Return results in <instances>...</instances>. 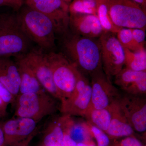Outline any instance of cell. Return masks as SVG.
Masks as SVG:
<instances>
[{"label":"cell","mask_w":146,"mask_h":146,"mask_svg":"<svg viewBox=\"0 0 146 146\" xmlns=\"http://www.w3.org/2000/svg\"><path fill=\"white\" fill-rule=\"evenodd\" d=\"M58 37L60 52L84 75L90 76L102 68L99 38L80 36L70 30Z\"/></svg>","instance_id":"1"},{"label":"cell","mask_w":146,"mask_h":146,"mask_svg":"<svg viewBox=\"0 0 146 146\" xmlns=\"http://www.w3.org/2000/svg\"><path fill=\"white\" fill-rule=\"evenodd\" d=\"M17 16L22 30L31 42L46 52L55 51L57 36L50 18L28 7Z\"/></svg>","instance_id":"2"},{"label":"cell","mask_w":146,"mask_h":146,"mask_svg":"<svg viewBox=\"0 0 146 146\" xmlns=\"http://www.w3.org/2000/svg\"><path fill=\"white\" fill-rule=\"evenodd\" d=\"M58 101L46 91L19 94L14 104V117L29 118L38 122L59 110Z\"/></svg>","instance_id":"3"},{"label":"cell","mask_w":146,"mask_h":146,"mask_svg":"<svg viewBox=\"0 0 146 146\" xmlns=\"http://www.w3.org/2000/svg\"><path fill=\"white\" fill-rule=\"evenodd\" d=\"M31 43L22 30L17 16L8 15L0 21V57L25 54L31 48Z\"/></svg>","instance_id":"4"},{"label":"cell","mask_w":146,"mask_h":146,"mask_svg":"<svg viewBox=\"0 0 146 146\" xmlns=\"http://www.w3.org/2000/svg\"><path fill=\"white\" fill-rule=\"evenodd\" d=\"M46 56L54 82L61 98L60 102L72 93L79 71L60 52H46Z\"/></svg>","instance_id":"5"},{"label":"cell","mask_w":146,"mask_h":146,"mask_svg":"<svg viewBox=\"0 0 146 146\" xmlns=\"http://www.w3.org/2000/svg\"><path fill=\"white\" fill-rule=\"evenodd\" d=\"M108 12L115 25L145 30L146 10L132 0H108Z\"/></svg>","instance_id":"6"},{"label":"cell","mask_w":146,"mask_h":146,"mask_svg":"<svg viewBox=\"0 0 146 146\" xmlns=\"http://www.w3.org/2000/svg\"><path fill=\"white\" fill-rule=\"evenodd\" d=\"M99 39L102 68L106 75L111 79L124 68L125 48L114 33L105 32Z\"/></svg>","instance_id":"7"},{"label":"cell","mask_w":146,"mask_h":146,"mask_svg":"<svg viewBox=\"0 0 146 146\" xmlns=\"http://www.w3.org/2000/svg\"><path fill=\"white\" fill-rule=\"evenodd\" d=\"M91 83L79 71L75 87L70 96L60 102L59 111L62 115L84 118L91 106Z\"/></svg>","instance_id":"8"},{"label":"cell","mask_w":146,"mask_h":146,"mask_svg":"<svg viewBox=\"0 0 146 146\" xmlns=\"http://www.w3.org/2000/svg\"><path fill=\"white\" fill-rule=\"evenodd\" d=\"M46 52L36 46L31 48L21 56L33 72L45 91L60 102L61 98L54 82Z\"/></svg>","instance_id":"9"},{"label":"cell","mask_w":146,"mask_h":146,"mask_svg":"<svg viewBox=\"0 0 146 146\" xmlns=\"http://www.w3.org/2000/svg\"><path fill=\"white\" fill-rule=\"evenodd\" d=\"M27 6L48 16L59 36L69 31V5L64 0H25Z\"/></svg>","instance_id":"10"},{"label":"cell","mask_w":146,"mask_h":146,"mask_svg":"<svg viewBox=\"0 0 146 146\" xmlns=\"http://www.w3.org/2000/svg\"><path fill=\"white\" fill-rule=\"evenodd\" d=\"M90 76L92 94L89 110L105 108L119 100L121 94L113 85L111 79L105 74L102 68Z\"/></svg>","instance_id":"11"},{"label":"cell","mask_w":146,"mask_h":146,"mask_svg":"<svg viewBox=\"0 0 146 146\" xmlns=\"http://www.w3.org/2000/svg\"><path fill=\"white\" fill-rule=\"evenodd\" d=\"M120 109L134 131H146V98L145 96L124 93L118 101Z\"/></svg>","instance_id":"12"},{"label":"cell","mask_w":146,"mask_h":146,"mask_svg":"<svg viewBox=\"0 0 146 146\" xmlns=\"http://www.w3.org/2000/svg\"><path fill=\"white\" fill-rule=\"evenodd\" d=\"M37 122L32 119L15 117L1 123L5 146H13L28 138L37 129Z\"/></svg>","instance_id":"13"},{"label":"cell","mask_w":146,"mask_h":146,"mask_svg":"<svg viewBox=\"0 0 146 146\" xmlns=\"http://www.w3.org/2000/svg\"><path fill=\"white\" fill-rule=\"evenodd\" d=\"M114 77L115 84L125 94L145 96L146 71H136L124 68Z\"/></svg>","instance_id":"14"},{"label":"cell","mask_w":146,"mask_h":146,"mask_svg":"<svg viewBox=\"0 0 146 146\" xmlns=\"http://www.w3.org/2000/svg\"><path fill=\"white\" fill-rule=\"evenodd\" d=\"M69 28L73 33L90 38H100L105 32L94 14H70Z\"/></svg>","instance_id":"15"},{"label":"cell","mask_w":146,"mask_h":146,"mask_svg":"<svg viewBox=\"0 0 146 146\" xmlns=\"http://www.w3.org/2000/svg\"><path fill=\"white\" fill-rule=\"evenodd\" d=\"M0 82L15 97L19 93L21 78L15 60L0 58Z\"/></svg>","instance_id":"16"},{"label":"cell","mask_w":146,"mask_h":146,"mask_svg":"<svg viewBox=\"0 0 146 146\" xmlns=\"http://www.w3.org/2000/svg\"><path fill=\"white\" fill-rule=\"evenodd\" d=\"M106 133L113 139L135 136L134 131L120 109L118 101L112 104V118Z\"/></svg>","instance_id":"17"},{"label":"cell","mask_w":146,"mask_h":146,"mask_svg":"<svg viewBox=\"0 0 146 146\" xmlns=\"http://www.w3.org/2000/svg\"><path fill=\"white\" fill-rule=\"evenodd\" d=\"M64 132L77 144L94 141L87 121L76 120L73 116L63 115Z\"/></svg>","instance_id":"18"},{"label":"cell","mask_w":146,"mask_h":146,"mask_svg":"<svg viewBox=\"0 0 146 146\" xmlns=\"http://www.w3.org/2000/svg\"><path fill=\"white\" fill-rule=\"evenodd\" d=\"M14 60L18 66L21 78L19 94L46 91L33 72L21 56L14 58Z\"/></svg>","instance_id":"19"},{"label":"cell","mask_w":146,"mask_h":146,"mask_svg":"<svg viewBox=\"0 0 146 146\" xmlns=\"http://www.w3.org/2000/svg\"><path fill=\"white\" fill-rule=\"evenodd\" d=\"M64 135L62 115L53 119L47 125L42 144L44 146H64Z\"/></svg>","instance_id":"20"},{"label":"cell","mask_w":146,"mask_h":146,"mask_svg":"<svg viewBox=\"0 0 146 146\" xmlns=\"http://www.w3.org/2000/svg\"><path fill=\"white\" fill-rule=\"evenodd\" d=\"M113 104L105 108L89 110L84 118L89 123L106 132L111 121Z\"/></svg>","instance_id":"21"},{"label":"cell","mask_w":146,"mask_h":146,"mask_svg":"<svg viewBox=\"0 0 146 146\" xmlns=\"http://www.w3.org/2000/svg\"><path fill=\"white\" fill-rule=\"evenodd\" d=\"M125 68L136 71H146V49L130 50L125 48Z\"/></svg>","instance_id":"22"},{"label":"cell","mask_w":146,"mask_h":146,"mask_svg":"<svg viewBox=\"0 0 146 146\" xmlns=\"http://www.w3.org/2000/svg\"><path fill=\"white\" fill-rule=\"evenodd\" d=\"M97 16L105 32L116 34L121 29L115 25L110 16L108 0H100L97 9Z\"/></svg>","instance_id":"23"},{"label":"cell","mask_w":146,"mask_h":146,"mask_svg":"<svg viewBox=\"0 0 146 146\" xmlns=\"http://www.w3.org/2000/svg\"><path fill=\"white\" fill-rule=\"evenodd\" d=\"M100 0H73L69 5L70 14L97 15L98 5Z\"/></svg>","instance_id":"24"},{"label":"cell","mask_w":146,"mask_h":146,"mask_svg":"<svg viewBox=\"0 0 146 146\" xmlns=\"http://www.w3.org/2000/svg\"><path fill=\"white\" fill-rule=\"evenodd\" d=\"M117 38L124 48L130 50H138L133 41L132 29L121 28L116 34Z\"/></svg>","instance_id":"25"},{"label":"cell","mask_w":146,"mask_h":146,"mask_svg":"<svg viewBox=\"0 0 146 146\" xmlns=\"http://www.w3.org/2000/svg\"><path fill=\"white\" fill-rule=\"evenodd\" d=\"M88 123L92 136L96 141L97 146H112L113 139L110 138L103 131Z\"/></svg>","instance_id":"26"},{"label":"cell","mask_w":146,"mask_h":146,"mask_svg":"<svg viewBox=\"0 0 146 146\" xmlns=\"http://www.w3.org/2000/svg\"><path fill=\"white\" fill-rule=\"evenodd\" d=\"M112 146H144L135 136L124 137L121 140L113 139Z\"/></svg>","instance_id":"27"},{"label":"cell","mask_w":146,"mask_h":146,"mask_svg":"<svg viewBox=\"0 0 146 146\" xmlns=\"http://www.w3.org/2000/svg\"><path fill=\"white\" fill-rule=\"evenodd\" d=\"M133 41L139 50L145 49V30L140 29H132Z\"/></svg>","instance_id":"28"},{"label":"cell","mask_w":146,"mask_h":146,"mask_svg":"<svg viewBox=\"0 0 146 146\" xmlns=\"http://www.w3.org/2000/svg\"><path fill=\"white\" fill-rule=\"evenodd\" d=\"M16 98L0 82V102L5 103L7 105H14Z\"/></svg>","instance_id":"29"},{"label":"cell","mask_w":146,"mask_h":146,"mask_svg":"<svg viewBox=\"0 0 146 146\" xmlns=\"http://www.w3.org/2000/svg\"><path fill=\"white\" fill-rule=\"evenodd\" d=\"M25 0H0V5H7L14 10H18L21 8Z\"/></svg>","instance_id":"30"},{"label":"cell","mask_w":146,"mask_h":146,"mask_svg":"<svg viewBox=\"0 0 146 146\" xmlns=\"http://www.w3.org/2000/svg\"><path fill=\"white\" fill-rule=\"evenodd\" d=\"M64 146H77V144L73 139L71 138L68 133L64 132Z\"/></svg>","instance_id":"31"},{"label":"cell","mask_w":146,"mask_h":146,"mask_svg":"<svg viewBox=\"0 0 146 146\" xmlns=\"http://www.w3.org/2000/svg\"><path fill=\"white\" fill-rule=\"evenodd\" d=\"M37 131H36L35 132H34L33 134H32L30 136H29L28 138L27 139H25L24 141H21L20 143L16 144L15 145L13 146H29L31 142L33 140L34 136L36 135L37 133Z\"/></svg>","instance_id":"32"},{"label":"cell","mask_w":146,"mask_h":146,"mask_svg":"<svg viewBox=\"0 0 146 146\" xmlns=\"http://www.w3.org/2000/svg\"><path fill=\"white\" fill-rule=\"evenodd\" d=\"M0 146H5L4 136L1 123H0Z\"/></svg>","instance_id":"33"},{"label":"cell","mask_w":146,"mask_h":146,"mask_svg":"<svg viewBox=\"0 0 146 146\" xmlns=\"http://www.w3.org/2000/svg\"><path fill=\"white\" fill-rule=\"evenodd\" d=\"M77 146H97L94 141H90L86 143H79L77 144Z\"/></svg>","instance_id":"34"},{"label":"cell","mask_w":146,"mask_h":146,"mask_svg":"<svg viewBox=\"0 0 146 146\" xmlns=\"http://www.w3.org/2000/svg\"><path fill=\"white\" fill-rule=\"evenodd\" d=\"M139 5L145 10H146V0H132Z\"/></svg>","instance_id":"35"},{"label":"cell","mask_w":146,"mask_h":146,"mask_svg":"<svg viewBox=\"0 0 146 146\" xmlns=\"http://www.w3.org/2000/svg\"><path fill=\"white\" fill-rule=\"evenodd\" d=\"M5 117L1 113V112H0V119H2V118L4 117Z\"/></svg>","instance_id":"36"},{"label":"cell","mask_w":146,"mask_h":146,"mask_svg":"<svg viewBox=\"0 0 146 146\" xmlns=\"http://www.w3.org/2000/svg\"><path fill=\"white\" fill-rule=\"evenodd\" d=\"M64 1H66V2H67L68 1H69V0H64Z\"/></svg>","instance_id":"37"},{"label":"cell","mask_w":146,"mask_h":146,"mask_svg":"<svg viewBox=\"0 0 146 146\" xmlns=\"http://www.w3.org/2000/svg\"><path fill=\"white\" fill-rule=\"evenodd\" d=\"M39 146H43V145H42V144H41V145H40Z\"/></svg>","instance_id":"38"}]
</instances>
